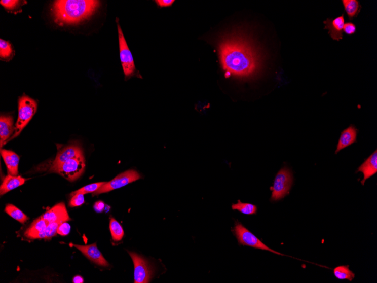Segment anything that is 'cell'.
Returning <instances> with one entry per match:
<instances>
[{
	"mask_svg": "<svg viewBox=\"0 0 377 283\" xmlns=\"http://www.w3.org/2000/svg\"><path fill=\"white\" fill-rule=\"evenodd\" d=\"M119 44H120V58L124 73L126 78L133 76L136 71L132 53L129 49L122 29L118 23Z\"/></svg>",
	"mask_w": 377,
	"mask_h": 283,
	"instance_id": "7",
	"label": "cell"
},
{
	"mask_svg": "<svg viewBox=\"0 0 377 283\" xmlns=\"http://www.w3.org/2000/svg\"><path fill=\"white\" fill-rule=\"evenodd\" d=\"M342 2L350 20H352L358 16L361 7L358 0H343Z\"/></svg>",
	"mask_w": 377,
	"mask_h": 283,
	"instance_id": "20",
	"label": "cell"
},
{
	"mask_svg": "<svg viewBox=\"0 0 377 283\" xmlns=\"http://www.w3.org/2000/svg\"><path fill=\"white\" fill-rule=\"evenodd\" d=\"M334 275L339 280H348L352 281L355 277L353 272L349 269V266H340L335 268Z\"/></svg>",
	"mask_w": 377,
	"mask_h": 283,
	"instance_id": "21",
	"label": "cell"
},
{
	"mask_svg": "<svg viewBox=\"0 0 377 283\" xmlns=\"http://www.w3.org/2000/svg\"><path fill=\"white\" fill-rule=\"evenodd\" d=\"M85 202L84 197L83 194H76L72 196L71 199L69 203V206L70 207L80 206Z\"/></svg>",
	"mask_w": 377,
	"mask_h": 283,
	"instance_id": "29",
	"label": "cell"
},
{
	"mask_svg": "<svg viewBox=\"0 0 377 283\" xmlns=\"http://www.w3.org/2000/svg\"><path fill=\"white\" fill-rule=\"evenodd\" d=\"M100 5L93 0H58L52 6L54 21L62 26L82 22L90 18Z\"/></svg>",
	"mask_w": 377,
	"mask_h": 283,
	"instance_id": "2",
	"label": "cell"
},
{
	"mask_svg": "<svg viewBox=\"0 0 377 283\" xmlns=\"http://www.w3.org/2000/svg\"><path fill=\"white\" fill-rule=\"evenodd\" d=\"M85 168V158L82 154L64 163L54 172L58 173L69 182H74L82 175Z\"/></svg>",
	"mask_w": 377,
	"mask_h": 283,
	"instance_id": "6",
	"label": "cell"
},
{
	"mask_svg": "<svg viewBox=\"0 0 377 283\" xmlns=\"http://www.w3.org/2000/svg\"><path fill=\"white\" fill-rule=\"evenodd\" d=\"M106 182H98L96 183L91 184L83 187V188L79 189V190L73 192L71 196H73L76 194H83L85 195L87 193H94L99 190Z\"/></svg>",
	"mask_w": 377,
	"mask_h": 283,
	"instance_id": "26",
	"label": "cell"
},
{
	"mask_svg": "<svg viewBox=\"0 0 377 283\" xmlns=\"http://www.w3.org/2000/svg\"><path fill=\"white\" fill-rule=\"evenodd\" d=\"M71 226L68 224L67 222H63L59 225L57 233L61 236H65L69 234L70 232Z\"/></svg>",
	"mask_w": 377,
	"mask_h": 283,
	"instance_id": "30",
	"label": "cell"
},
{
	"mask_svg": "<svg viewBox=\"0 0 377 283\" xmlns=\"http://www.w3.org/2000/svg\"><path fill=\"white\" fill-rule=\"evenodd\" d=\"M232 208L233 210L239 211L245 215H255L257 211V206L255 205L243 203L240 200L238 201L236 204H233Z\"/></svg>",
	"mask_w": 377,
	"mask_h": 283,
	"instance_id": "23",
	"label": "cell"
},
{
	"mask_svg": "<svg viewBox=\"0 0 377 283\" xmlns=\"http://www.w3.org/2000/svg\"><path fill=\"white\" fill-rule=\"evenodd\" d=\"M219 53L223 68L236 77H253L261 68V53L247 38L239 36L226 38L220 44Z\"/></svg>",
	"mask_w": 377,
	"mask_h": 283,
	"instance_id": "1",
	"label": "cell"
},
{
	"mask_svg": "<svg viewBox=\"0 0 377 283\" xmlns=\"http://www.w3.org/2000/svg\"><path fill=\"white\" fill-rule=\"evenodd\" d=\"M293 178L289 168H282L276 176L275 180L270 190L272 191L271 201H279L289 194Z\"/></svg>",
	"mask_w": 377,
	"mask_h": 283,
	"instance_id": "5",
	"label": "cell"
},
{
	"mask_svg": "<svg viewBox=\"0 0 377 283\" xmlns=\"http://www.w3.org/2000/svg\"><path fill=\"white\" fill-rule=\"evenodd\" d=\"M73 282L74 283H80V282L82 283L84 282V280L82 276H77L73 278Z\"/></svg>",
	"mask_w": 377,
	"mask_h": 283,
	"instance_id": "34",
	"label": "cell"
},
{
	"mask_svg": "<svg viewBox=\"0 0 377 283\" xmlns=\"http://www.w3.org/2000/svg\"><path fill=\"white\" fill-rule=\"evenodd\" d=\"M61 223H62L54 222L49 223L46 229L37 236V239H51V238L57 234L58 228Z\"/></svg>",
	"mask_w": 377,
	"mask_h": 283,
	"instance_id": "25",
	"label": "cell"
},
{
	"mask_svg": "<svg viewBox=\"0 0 377 283\" xmlns=\"http://www.w3.org/2000/svg\"><path fill=\"white\" fill-rule=\"evenodd\" d=\"M24 2L17 1V0H2L0 3L9 11H13L21 6Z\"/></svg>",
	"mask_w": 377,
	"mask_h": 283,
	"instance_id": "28",
	"label": "cell"
},
{
	"mask_svg": "<svg viewBox=\"0 0 377 283\" xmlns=\"http://www.w3.org/2000/svg\"><path fill=\"white\" fill-rule=\"evenodd\" d=\"M15 130L13 127V118L11 116H1L0 118V145L1 148L11 137Z\"/></svg>",
	"mask_w": 377,
	"mask_h": 283,
	"instance_id": "16",
	"label": "cell"
},
{
	"mask_svg": "<svg viewBox=\"0 0 377 283\" xmlns=\"http://www.w3.org/2000/svg\"><path fill=\"white\" fill-rule=\"evenodd\" d=\"M82 154L83 153L81 147L77 145H71L63 147L57 153L56 158L54 159L50 168V172H54L64 163Z\"/></svg>",
	"mask_w": 377,
	"mask_h": 283,
	"instance_id": "10",
	"label": "cell"
},
{
	"mask_svg": "<svg viewBox=\"0 0 377 283\" xmlns=\"http://www.w3.org/2000/svg\"><path fill=\"white\" fill-rule=\"evenodd\" d=\"M232 232L237 238L238 242H239L240 245L247 246L256 248V249L269 251L282 256H286L268 247L263 242L258 239L256 236L253 234L251 232L247 230L245 226H243L242 223L239 221H235V225L233 228Z\"/></svg>",
	"mask_w": 377,
	"mask_h": 283,
	"instance_id": "4",
	"label": "cell"
},
{
	"mask_svg": "<svg viewBox=\"0 0 377 283\" xmlns=\"http://www.w3.org/2000/svg\"><path fill=\"white\" fill-rule=\"evenodd\" d=\"M72 245L80 251L89 260L95 263L96 264L103 267L109 266L108 262L104 258L101 252L98 249L96 243L88 245Z\"/></svg>",
	"mask_w": 377,
	"mask_h": 283,
	"instance_id": "11",
	"label": "cell"
},
{
	"mask_svg": "<svg viewBox=\"0 0 377 283\" xmlns=\"http://www.w3.org/2000/svg\"><path fill=\"white\" fill-rule=\"evenodd\" d=\"M42 217L49 224L54 222L63 223L71 220L65 204L63 202L58 203L50 210L45 213Z\"/></svg>",
	"mask_w": 377,
	"mask_h": 283,
	"instance_id": "12",
	"label": "cell"
},
{
	"mask_svg": "<svg viewBox=\"0 0 377 283\" xmlns=\"http://www.w3.org/2000/svg\"><path fill=\"white\" fill-rule=\"evenodd\" d=\"M363 173V180L361 181V185L364 186L367 180L373 176L377 172V151H375L358 168L356 173Z\"/></svg>",
	"mask_w": 377,
	"mask_h": 283,
	"instance_id": "14",
	"label": "cell"
},
{
	"mask_svg": "<svg viewBox=\"0 0 377 283\" xmlns=\"http://www.w3.org/2000/svg\"><path fill=\"white\" fill-rule=\"evenodd\" d=\"M26 180L21 176H13L8 174L3 182L1 188H0V193L1 196L6 193L24 185Z\"/></svg>",
	"mask_w": 377,
	"mask_h": 283,
	"instance_id": "18",
	"label": "cell"
},
{
	"mask_svg": "<svg viewBox=\"0 0 377 283\" xmlns=\"http://www.w3.org/2000/svg\"><path fill=\"white\" fill-rule=\"evenodd\" d=\"M324 23V29L328 30V33L332 39L340 41L343 39V29L345 24L344 14L334 19L327 18Z\"/></svg>",
	"mask_w": 377,
	"mask_h": 283,
	"instance_id": "13",
	"label": "cell"
},
{
	"mask_svg": "<svg viewBox=\"0 0 377 283\" xmlns=\"http://www.w3.org/2000/svg\"><path fill=\"white\" fill-rule=\"evenodd\" d=\"M37 103L33 99L27 96H23L20 97L18 102V118L15 127V132L12 139L17 137L21 133L31 120L36 113Z\"/></svg>",
	"mask_w": 377,
	"mask_h": 283,
	"instance_id": "3",
	"label": "cell"
},
{
	"mask_svg": "<svg viewBox=\"0 0 377 283\" xmlns=\"http://www.w3.org/2000/svg\"><path fill=\"white\" fill-rule=\"evenodd\" d=\"M174 2V0H157L156 1L158 6L161 8L171 7Z\"/></svg>",
	"mask_w": 377,
	"mask_h": 283,
	"instance_id": "32",
	"label": "cell"
},
{
	"mask_svg": "<svg viewBox=\"0 0 377 283\" xmlns=\"http://www.w3.org/2000/svg\"><path fill=\"white\" fill-rule=\"evenodd\" d=\"M141 176L135 170H128L121 173L111 181L106 182L96 192L93 193V196H96L101 193H107L125 186L128 184L140 180Z\"/></svg>",
	"mask_w": 377,
	"mask_h": 283,
	"instance_id": "8",
	"label": "cell"
},
{
	"mask_svg": "<svg viewBox=\"0 0 377 283\" xmlns=\"http://www.w3.org/2000/svg\"><path fill=\"white\" fill-rule=\"evenodd\" d=\"M104 207H105V204L102 201L96 202L94 206V209L97 212H101L103 210Z\"/></svg>",
	"mask_w": 377,
	"mask_h": 283,
	"instance_id": "33",
	"label": "cell"
},
{
	"mask_svg": "<svg viewBox=\"0 0 377 283\" xmlns=\"http://www.w3.org/2000/svg\"><path fill=\"white\" fill-rule=\"evenodd\" d=\"M343 31L348 36H352L356 32V27L355 24L352 22H347L345 24Z\"/></svg>",
	"mask_w": 377,
	"mask_h": 283,
	"instance_id": "31",
	"label": "cell"
},
{
	"mask_svg": "<svg viewBox=\"0 0 377 283\" xmlns=\"http://www.w3.org/2000/svg\"><path fill=\"white\" fill-rule=\"evenodd\" d=\"M13 49L11 44L3 39L0 40V57L7 59L12 56Z\"/></svg>",
	"mask_w": 377,
	"mask_h": 283,
	"instance_id": "27",
	"label": "cell"
},
{
	"mask_svg": "<svg viewBox=\"0 0 377 283\" xmlns=\"http://www.w3.org/2000/svg\"><path fill=\"white\" fill-rule=\"evenodd\" d=\"M110 230L112 240L114 241H120L122 240L125 232L120 223L114 218H111L110 222Z\"/></svg>",
	"mask_w": 377,
	"mask_h": 283,
	"instance_id": "24",
	"label": "cell"
},
{
	"mask_svg": "<svg viewBox=\"0 0 377 283\" xmlns=\"http://www.w3.org/2000/svg\"><path fill=\"white\" fill-rule=\"evenodd\" d=\"M1 155L7 167L8 174L18 176L19 156L13 151L6 150H2Z\"/></svg>",
	"mask_w": 377,
	"mask_h": 283,
	"instance_id": "15",
	"label": "cell"
},
{
	"mask_svg": "<svg viewBox=\"0 0 377 283\" xmlns=\"http://www.w3.org/2000/svg\"><path fill=\"white\" fill-rule=\"evenodd\" d=\"M356 128L352 125L342 132L338 145H337L335 154H338L341 150L344 148L348 147L352 144L356 142L357 137Z\"/></svg>",
	"mask_w": 377,
	"mask_h": 283,
	"instance_id": "17",
	"label": "cell"
},
{
	"mask_svg": "<svg viewBox=\"0 0 377 283\" xmlns=\"http://www.w3.org/2000/svg\"><path fill=\"white\" fill-rule=\"evenodd\" d=\"M49 223L42 216L34 221L24 233V235L29 239H35L37 236L46 229Z\"/></svg>",
	"mask_w": 377,
	"mask_h": 283,
	"instance_id": "19",
	"label": "cell"
},
{
	"mask_svg": "<svg viewBox=\"0 0 377 283\" xmlns=\"http://www.w3.org/2000/svg\"><path fill=\"white\" fill-rule=\"evenodd\" d=\"M128 253L131 257L135 266V282H149L152 277L153 271L148 262L135 253L128 252Z\"/></svg>",
	"mask_w": 377,
	"mask_h": 283,
	"instance_id": "9",
	"label": "cell"
},
{
	"mask_svg": "<svg viewBox=\"0 0 377 283\" xmlns=\"http://www.w3.org/2000/svg\"><path fill=\"white\" fill-rule=\"evenodd\" d=\"M8 215L20 223L24 224L28 220V217L16 206L12 204H8L5 209Z\"/></svg>",
	"mask_w": 377,
	"mask_h": 283,
	"instance_id": "22",
	"label": "cell"
}]
</instances>
